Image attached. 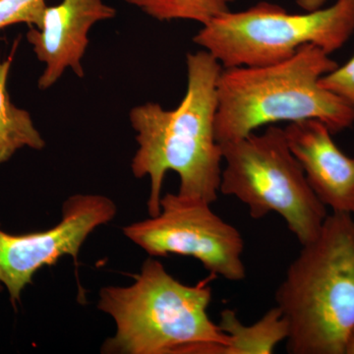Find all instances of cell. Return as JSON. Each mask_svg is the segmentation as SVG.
<instances>
[{"label": "cell", "mask_w": 354, "mask_h": 354, "mask_svg": "<svg viewBox=\"0 0 354 354\" xmlns=\"http://www.w3.org/2000/svg\"><path fill=\"white\" fill-rule=\"evenodd\" d=\"M2 290H3V286L0 283V292H1Z\"/></svg>", "instance_id": "ac0fdd59"}, {"label": "cell", "mask_w": 354, "mask_h": 354, "mask_svg": "<svg viewBox=\"0 0 354 354\" xmlns=\"http://www.w3.org/2000/svg\"><path fill=\"white\" fill-rule=\"evenodd\" d=\"M327 0H297V6L301 7L307 12L322 8Z\"/></svg>", "instance_id": "2e32d148"}, {"label": "cell", "mask_w": 354, "mask_h": 354, "mask_svg": "<svg viewBox=\"0 0 354 354\" xmlns=\"http://www.w3.org/2000/svg\"><path fill=\"white\" fill-rule=\"evenodd\" d=\"M276 291L291 354H346L354 334V218L332 213Z\"/></svg>", "instance_id": "277c9868"}, {"label": "cell", "mask_w": 354, "mask_h": 354, "mask_svg": "<svg viewBox=\"0 0 354 354\" xmlns=\"http://www.w3.org/2000/svg\"><path fill=\"white\" fill-rule=\"evenodd\" d=\"M321 86L339 95L354 108V55L346 64L337 66L320 79Z\"/></svg>", "instance_id": "9a60e30c"}, {"label": "cell", "mask_w": 354, "mask_h": 354, "mask_svg": "<svg viewBox=\"0 0 354 354\" xmlns=\"http://www.w3.org/2000/svg\"><path fill=\"white\" fill-rule=\"evenodd\" d=\"M46 7V0H0V30L18 23L41 29Z\"/></svg>", "instance_id": "5bb4252c"}, {"label": "cell", "mask_w": 354, "mask_h": 354, "mask_svg": "<svg viewBox=\"0 0 354 354\" xmlns=\"http://www.w3.org/2000/svg\"><path fill=\"white\" fill-rule=\"evenodd\" d=\"M330 55L308 44L279 64L223 68L216 85L218 144L283 121L320 120L333 134L353 127L354 108L319 82L339 66Z\"/></svg>", "instance_id": "3957f363"}, {"label": "cell", "mask_w": 354, "mask_h": 354, "mask_svg": "<svg viewBox=\"0 0 354 354\" xmlns=\"http://www.w3.org/2000/svg\"><path fill=\"white\" fill-rule=\"evenodd\" d=\"M220 145L221 194L243 203L255 220L278 214L301 245L318 236L329 214L291 152L285 129L270 125Z\"/></svg>", "instance_id": "8992f818"}, {"label": "cell", "mask_w": 354, "mask_h": 354, "mask_svg": "<svg viewBox=\"0 0 354 354\" xmlns=\"http://www.w3.org/2000/svg\"><path fill=\"white\" fill-rule=\"evenodd\" d=\"M187 88L176 109L157 102L135 106L129 114L138 149L132 158L136 178H150L149 216L160 211L169 171L179 177L177 194L213 204L220 193L223 152L216 139L218 77L223 66L208 51L188 53Z\"/></svg>", "instance_id": "6da1fadb"}, {"label": "cell", "mask_w": 354, "mask_h": 354, "mask_svg": "<svg viewBox=\"0 0 354 354\" xmlns=\"http://www.w3.org/2000/svg\"><path fill=\"white\" fill-rule=\"evenodd\" d=\"M212 204L167 193L157 216L123 227V234L151 257L186 256L213 276L230 281L246 278L241 232L211 209Z\"/></svg>", "instance_id": "52a82bcc"}, {"label": "cell", "mask_w": 354, "mask_h": 354, "mask_svg": "<svg viewBox=\"0 0 354 354\" xmlns=\"http://www.w3.org/2000/svg\"><path fill=\"white\" fill-rule=\"evenodd\" d=\"M116 11L102 0H62L46 7L41 29L30 27L27 39L37 58L46 67L39 78L41 90L57 82L67 68L83 78L82 58L91 28L100 21L113 19Z\"/></svg>", "instance_id": "9c48e42d"}, {"label": "cell", "mask_w": 354, "mask_h": 354, "mask_svg": "<svg viewBox=\"0 0 354 354\" xmlns=\"http://www.w3.org/2000/svg\"><path fill=\"white\" fill-rule=\"evenodd\" d=\"M346 354H354V334L349 339L348 346H346Z\"/></svg>", "instance_id": "e0dca14e"}, {"label": "cell", "mask_w": 354, "mask_h": 354, "mask_svg": "<svg viewBox=\"0 0 354 354\" xmlns=\"http://www.w3.org/2000/svg\"><path fill=\"white\" fill-rule=\"evenodd\" d=\"M13 53L14 50L7 59L0 60V165L8 162L14 153L25 147L34 150L46 147L31 114L11 102L7 90Z\"/></svg>", "instance_id": "7c38bea8"}, {"label": "cell", "mask_w": 354, "mask_h": 354, "mask_svg": "<svg viewBox=\"0 0 354 354\" xmlns=\"http://www.w3.org/2000/svg\"><path fill=\"white\" fill-rule=\"evenodd\" d=\"M354 32V0L305 14L260 2L239 12L221 14L203 26L193 41L223 68L267 66L292 57L312 44L328 55L341 50Z\"/></svg>", "instance_id": "5b68a950"}, {"label": "cell", "mask_w": 354, "mask_h": 354, "mask_svg": "<svg viewBox=\"0 0 354 354\" xmlns=\"http://www.w3.org/2000/svg\"><path fill=\"white\" fill-rule=\"evenodd\" d=\"M118 207L104 195L75 194L62 205V218L50 230L11 234L0 227V283L14 307L35 274L60 258L79 253L91 234L115 218Z\"/></svg>", "instance_id": "ba28073f"}, {"label": "cell", "mask_w": 354, "mask_h": 354, "mask_svg": "<svg viewBox=\"0 0 354 354\" xmlns=\"http://www.w3.org/2000/svg\"><path fill=\"white\" fill-rule=\"evenodd\" d=\"M220 327L228 337L223 354H271L288 335V322L278 306L252 325H243L234 310H223Z\"/></svg>", "instance_id": "8fae6325"}, {"label": "cell", "mask_w": 354, "mask_h": 354, "mask_svg": "<svg viewBox=\"0 0 354 354\" xmlns=\"http://www.w3.org/2000/svg\"><path fill=\"white\" fill-rule=\"evenodd\" d=\"M158 21L191 20L203 26L230 11L234 0H124Z\"/></svg>", "instance_id": "4fadbf2b"}, {"label": "cell", "mask_w": 354, "mask_h": 354, "mask_svg": "<svg viewBox=\"0 0 354 354\" xmlns=\"http://www.w3.org/2000/svg\"><path fill=\"white\" fill-rule=\"evenodd\" d=\"M285 132L318 199L333 213L354 216V158L337 147L329 127L320 120H305L290 123Z\"/></svg>", "instance_id": "30bf717a"}, {"label": "cell", "mask_w": 354, "mask_h": 354, "mask_svg": "<svg viewBox=\"0 0 354 354\" xmlns=\"http://www.w3.org/2000/svg\"><path fill=\"white\" fill-rule=\"evenodd\" d=\"M209 279L184 285L149 258L127 286H104L97 308L115 323L104 342L108 354H223L227 335L208 314Z\"/></svg>", "instance_id": "7a4b0ae2"}]
</instances>
